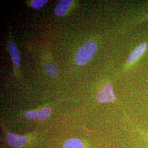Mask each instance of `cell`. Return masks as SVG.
Segmentation results:
<instances>
[{
  "label": "cell",
  "instance_id": "3957f363",
  "mask_svg": "<svg viewBox=\"0 0 148 148\" xmlns=\"http://www.w3.org/2000/svg\"><path fill=\"white\" fill-rule=\"evenodd\" d=\"M8 144L13 148H21L27 143L28 138L25 136H20L13 133H8L5 136Z\"/></svg>",
  "mask_w": 148,
  "mask_h": 148
},
{
  "label": "cell",
  "instance_id": "5b68a950",
  "mask_svg": "<svg viewBox=\"0 0 148 148\" xmlns=\"http://www.w3.org/2000/svg\"><path fill=\"white\" fill-rule=\"evenodd\" d=\"M8 48L13 62H14L16 66L19 68L21 62V56L16 44L12 41L9 43Z\"/></svg>",
  "mask_w": 148,
  "mask_h": 148
},
{
  "label": "cell",
  "instance_id": "52a82bcc",
  "mask_svg": "<svg viewBox=\"0 0 148 148\" xmlns=\"http://www.w3.org/2000/svg\"><path fill=\"white\" fill-rule=\"evenodd\" d=\"M64 148H85L82 142L78 139L71 138L64 144Z\"/></svg>",
  "mask_w": 148,
  "mask_h": 148
},
{
  "label": "cell",
  "instance_id": "ba28073f",
  "mask_svg": "<svg viewBox=\"0 0 148 148\" xmlns=\"http://www.w3.org/2000/svg\"><path fill=\"white\" fill-rule=\"evenodd\" d=\"M45 69L48 76L52 78H56L58 76V69L55 64L47 63L45 64Z\"/></svg>",
  "mask_w": 148,
  "mask_h": 148
},
{
  "label": "cell",
  "instance_id": "8fae6325",
  "mask_svg": "<svg viewBox=\"0 0 148 148\" xmlns=\"http://www.w3.org/2000/svg\"><path fill=\"white\" fill-rule=\"evenodd\" d=\"M38 112V111L36 110L27 111L25 114V116L29 119H34L36 117H37Z\"/></svg>",
  "mask_w": 148,
  "mask_h": 148
},
{
  "label": "cell",
  "instance_id": "7a4b0ae2",
  "mask_svg": "<svg viewBox=\"0 0 148 148\" xmlns=\"http://www.w3.org/2000/svg\"><path fill=\"white\" fill-rule=\"evenodd\" d=\"M97 101L101 103H109L116 99L112 86L110 84H106L103 86L102 90L97 95Z\"/></svg>",
  "mask_w": 148,
  "mask_h": 148
},
{
  "label": "cell",
  "instance_id": "30bf717a",
  "mask_svg": "<svg viewBox=\"0 0 148 148\" xmlns=\"http://www.w3.org/2000/svg\"><path fill=\"white\" fill-rule=\"evenodd\" d=\"M47 1V0H35L32 2L31 5L32 8L36 10H40L46 4Z\"/></svg>",
  "mask_w": 148,
  "mask_h": 148
},
{
  "label": "cell",
  "instance_id": "9c48e42d",
  "mask_svg": "<svg viewBox=\"0 0 148 148\" xmlns=\"http://www.w3.org/2000/svg\"><path fill=\"white\" fill-rule=\"evenodd\" d=\"M52 110L49 108H43L40 111H38L37 119L40 121H43L47 119L52 114Z\"/></svg>",
  "mask_w": 148,
  "mask_h": 148
},
{
  "label": "cell",
  "instance_id": "277c9868",
  "mask_svg": "<svg viewBox=\"0 0 148 148\" xmlns=\"http://www.w3.org/2000/svg\"><path fill=\"white\" fill-rule=\"evenodd\" d=\"M73 3L72 0H61L59 1L56 6L54 12L59 16H64L69 10L70 5Z\"/></svg>",
  "mask_w": 148,
  "mask_h": 148
},
{
  "label": "cell",
  "instance_id": "8992f818",
  "mask_svg": "<svg viewBox=\"0 0 148 148\" xmlns=\"http://www.w3.org/2000/svg\"><path fill=\"white\" fill-rule=\"evenodd\" d=\"M147 48V44L145 43H142L139 46H138L130 54V57L128 58V63H132L134 60L140 57L144 53Z\"/></svg>",
  "mask_w": 148,
  "mask_h": 148
},
{
  "label": "cell",
  "instance_id": "6da1fadb",
  "mask_svg": "<svg viewBox=\"0 0 148 148\" xmlns=\"http://www.w3.org/2000/svg\"><path fill=\"white\" fill-rule=\"evenodd\" d=\"M98 50V45L94 41H90L85 43L77 51L75 60L79 65H83L93 58Z\"/></svg>",
  "mask_w": 148,
  "mask_h": 148
}]
</instances>
